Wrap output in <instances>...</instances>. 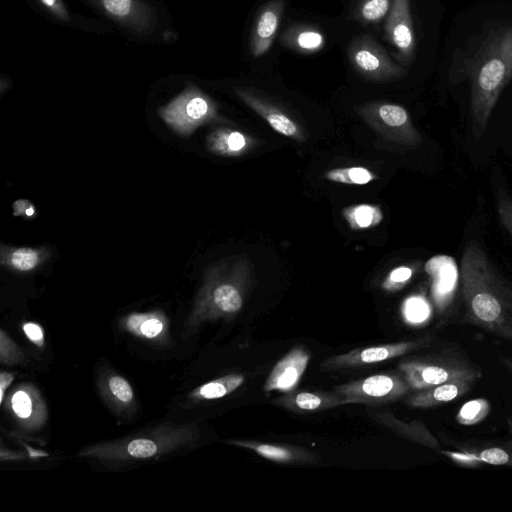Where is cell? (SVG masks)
<instances>
[{
  "mask_svg": "<svg viewBox=\"0 0 512 512\" xmlns=\"http://www.w3.org/2000/svg\"><path fill=\"white\" fill-rule=\"evenodd\" d=\"M460 282L466 320L512 340V283L497 273L475 240L469 241L463 251Z\"/></svg>",
  "mask_w": 512,
  "mask_h": 512,
  "instance_id": "1",
  "label": "cell"
},
{
  "mask_svg": "<svg viewBox=\"0 0 512 512\" xmlns=\"http://www.w3.org/2000/svg\"><path fill=\"white\" fill-rule=\"evenodd\" d=\"M470 76V119L481 138L501 93L512 78V24L494 30L475 55Z\"/></svg>",
  "mask_w": 512,
  "mask_h": 512,
  "instance_id": "2",
  "label": "cell"
},
{
  "mask_svg": "<svg viewBox=\"0 0 512 512\" xmlns=\"http://www.w3.org/2000/svg\"><path fill=\"white\" fill-rule=\"evenodd\" d=\"M200 437L195 423H162L110 441L84 447L79 457L95 459L109 466H120L142 460L160 458L194 444Z\"/></svg>",
  "mask_w": 512,
  "mask_h": 512,
  "instance_id": "3",
  "label": "cell"
},
{
  "mask_svg": "<svg viewBox=\"0 0 512 512\" xmlns=\"http://www.w3.org/2000/svg\"><path fill=\"white\" fill-rule=\"evenodd\" d=\"M244 296V279L240 273L223 267L211 269L187 318L183 336L192 335L207 321L234 316L241 310Z\"/></svg>",
  "mask_w": 512,
  "mask_h": 512,
  "instance_id": "4",
  "label": "cell"
},
{
  "mask_svg": "<svg viewBox=\"0 0 512 512\" xmlns=\"http://www.w3.org/2000/svg\"><path fill=\"white\" fill-rule=\"evenodd\" d=\"M398 370L413 392L454 380L476 382L483 375L468 358L449 351L404 359Z\"/></svg>",
  "mask_w": 512,
  "mask_h": 512,
  "instance_id": "5",
  "label": "cell"
},
{
  "mask_svg": "<svg viewBox=\"0 0 512 512\" xmlns=\"http://www.w3.org/2000/svg\"><path fill=\"white\" fill-rule=\"evenodd\" d=\"M159 113L181 135H189L199 126L218 118L215 102L194 85H189L170 103L161 107Z\"/></svg>",
  "mask_w": 512,
  "mask_h": 512,
  "instance_id": "6",
  "label": "cell"
},
{
  "mask_svg": "<svg viewBox=\"0 0 512 512\" xmlns=\"http://www.w3.org/2000/svg\"><path fill=\"white\" fill-rule=\"evenodd\" d=\"M342 404L382 405L397 401L412 390L401 374L381 373L334 387Z\"/></svg>",
  "mask_w": 512,
  "mask_h": 512,
  "instance_id": "7",
  "label": "cell"
},
{
  "mask_svg": "<svg viewBox=\"0 0 512 512\" xmlns=\"http://www.w3.org/2000/svg\"><path fill=\"white\" fill-rule=\"evenodd\" d=\"M432 339V336L427 334L412 340L358 348L329 357L322 361L320 367L324 370H339L376 364L428 347L431 345Z\"/></svg>",
  "mask_w": 512,
  "mask_h": 512,
  "instance_id": "8",
  "label": "cell"
},
{
  "mask_svg": "<svg viewBox=\"0 0 512 512\" xmlns=\"http://www.w3.org/2000/svg\"><path fill=\"white\" fill-rule=\"evenodd\" d=\"M87 1L105 16L137 36H147L156 27V11L144 0Z\"/></svg>",
  "mask_w": 512,
  "mask_h": 512,
  "instance_id": "9",
  "label": "cell"
},
{
  "mask_svg": "<svg viewBox=\"0 0 512 512\" xmlns=\"http://www.w3.org/2000/svg\"><path fill=\"white\" fill-rule=\"evenodd\" d=\"M349 57L359 73L373 80L394 79L404 74L402 67L394 63L385 50L368 35L352 41Z\"/></svg>",
  "mask_w": 512,
  "mask_h": 512,
  "instance_id": "10",
  "label": "cell"
},
{
  "mask_svg": "<svg viewBox=\"0 0 512 512\" xmlns=\"http://www.w3.org/2000/svg\"><path fill=\"white\" fill-rule=\"evenodd\" d=\"M385 34L404 62H410L415 52V33L409 0H393L385 24Z\"/></svg>",
  "mask_w": 512,
  "mask_h": 512,
  "instance_id": "11",
  "label": "cell"
},
{
  "mask_svg": "<svg viewBox=\"0 0 512 512\" xmlns=\"http://www.w3.org/2000/svg\"><path fill=\"white\" fill-rule=\"evenodd\" d=\"M310 360V354L298 346L282 357L268 375L264 390L266 392H291L301 380Z\"/></svg>",
  "mask_w": 512,
  "mask_h": 512,
  "instance_id": "12",
  "label": "cell"
},
{
  "mask_svg": "<svg viewBox=\"0 0 512 512\" xmlns=\"http://www.w3.org/2000/svg\"><path fill=\"white\" fill-rule=\"evenodd\" d=\"M366 115L375 118L389 128L392 136L401 143L417 146L421 137L413 127L407 111L399 105L382 103L368 105L363 109Z\"/></svg>",
  "mask_w": 512,
  "mask_h": 512,
  "instance_id": "13",
  "label": "cell"
},
{
  "mask_svg": "<svg viewBox=\"0 0 512 512\" xmlns=\"http://www.w3.org/2000/svg\"><path fill=\"white\" fill-rule=\"evenodd\" d=\"M283 11L284 2L273 0L259 12L250 40V52L254 57H260L270 49L277 34Z\"/></svg>",
  "mask_w": 512,
  "mask_h": 512,
  "instance_id": "14",
  "label": "cell"
},
{
  "mask_svg": "<svg viewBox=\"0 0 512 512\" xmlns=\"http://www.w3.org/2000/svg\"><path fill=\"white\" fill-rule=\"evenodd\" d=\"M237 96L251 109L264 118L278 133L299 139L300 131L296 123L275 104L251 89H236Z\"/></svg>",
  "mask_w": 512,
  "mask_h": 512,
  "instance_id": "15",
  "label": "cell"
},
{
  "mask_svg": "<svg viewBox=\"0 0 512 512\" xmlns=\"http://www.w3.org/2000/svg\"><path fill=\"white\" fill-rule=\"evenodd\" d=\"M472 380H454L427 389L414 391L406 398V403L412 408H432L451 402L467 394L474 386Z\"/></svg>",
  "mask_w": 512,
  "mask_h": 512,
  "instance_id": "16",
  "label": "cell"
},
{
  "mask_svg": "<svg viewBox=\"0 0 512 512\" xmlns=\"http://www.w3.org/2000/svg\"><path fill=\"white\" fill-rule=\"evenodd\" d=\"M370 415L377 423L399 436L441 453L440 443L423 422H405L390 412H373Z\"/></svg>",
  "mask_w": 512,
  "mask_h": 512,
  "instance_id": "17",
  "label": "cell"
},
{
  "mask_svg": "<svg viewBox=\"0 0 512 512\" xmlns=\"http://www.w3.org/2000/svg\"><path fill=\"white\" fill-rule=\"evenodd\" d=\"M277 405L296 413L326 410L341 406L342 398L333 392H288L274 401Z\"/></svg>",
  "mask_w": 512,
  "mask_h": 512,
  "instance_id": "18",
  "label": "cell"
},
{
  "mask_svg": "<svg viewBox=\"0 0 512 512\" xmlns=\"http://www.w3.org/2000/svg\"><path fill=\"white\" fill-rule=\"evenodd\" d=\"M229 443L253 450L265 459L281 463H305L318 459V455L301 447L260 443L250 440H234L229 441Z\"/></svg>",
  "mask_w": 512,
  "mask_h": 512,
  "instance_id": "19",
  "label": "cell"
},
{
  "mask_svg": "<svg viewBox=\"0 0 512 512\" xmlns=\"http://www.w3.org/2000/svg\"><path fill=\"white\" fill-rule=\"evenodd\" d=\"M1 264L17 272H31L42 265L49 257L47 247H10L1 244Z\"/></svg>",
  "mask_w": 512,
  "mask_h": 512,
  "instance_id": "20",
  "label": "cell"
},
{
  "mask_svg": "<svg viewBox=\"0 0 512 512\" xmlns=\"http://www.w3.org/2000/svg\"><path fill=\"white\" fill-rule=\"evenodd\" d=\"M36 391L30 387L17 390L11 397V407L23 425L34 427L45 419L46 411Z\"/></svg>",
  "mask_w": 512,
  "mask_h": 512,
  "instance_id": "21",
  "label": "cell"
},
{
  "mask_svg": "<svg viewBox=\"0 0 512 512\" xmlns=\"http://www.w3.org/2000/svg\"><path fill=\"white\" fill-rule=\"evenodd\" d=\"M128 332L146 339H157L166 333L168 320L160 311L132 313L122 320Z\"/></svg>",
  "mask_w": 512,
  "mask_h": 512,
  "instance_id": "22",
  "label": "cell"
},
{
  "mask_svg": "<svg viewBox=\"0 0 512 512\" xmlns=\"http://www.w3.org/2000/svg\"><path fill=\"white\" fill-rule=\"evenodd\" d=\"M102 395L112 408L128 410L134 405L135 395L131 384L121 375L109 374L99 384Z\"/></svg>",
  "mask_w": 512,
  "mask_h": 512,
  "instance_id": "23",
  "label": "cell"
},
{
  "mask_svg": "<svg viewBox=\"0 0 512 512\" xmlns=\"http://www.w3.org/2000/svg\"><path fill=\"white\" fill-rule=\"evenodd\" d=\"M244 381L245 376L242 374H227L198 386L189 396L194 400L220 399L233 393Z\"/></svg>",
  "mask_w": 512,
  "mask_h": 512,
  "instance_id": "24",
  "label": "cell"
},
{
  "mask_svg": "<svg viewBox=\"0 0 512 512\" xmlns=\"http://www.w3.org/2000/svg\"><path fill=\"white\" fill-rule=\"evenodd\" d=\"M444 455L455 461L464 460V462L477 463L483 462L490 465H508L512 464V454L500 447H489L474 453H456L444 451Z\"/></svg>",
  "mask_w": 512,
  "mask_h": 512,
  "instance_id": "25",
  "label": "cell"
},
{
  "mask_svg": "<svg viewBox=\"0 0 512 512\" xmlns=\"http://www.w3.org/2000/svg\"><path fill=\"white\" fill-rule=\"evenodd\" d=\"M245 145L246 138L238 131H216L208 139L209 149L221 154H235Z\"/></svg>",
  "mask_w": 512,
  "mask_h": 512,
  "instance_id": "26",
  "label": "cell"
},
{
  "mask_svg": "<svg viewBox=\"0 0 512 512\" xmlns=\"http://www.w3.org/2000/svg\"><path fill=\"white\" fill-rule=\"evenodd\" d=\"M344 215L353 229H366L382 220V212L377 206L356 205L345 210Z\"/></svg>",
  "mask_w": 512,
  "mask_h": 512,
  "instance_id": "27",
  "label": "cell"
},
{
  "mask_svg": "<svg viewBox=\"0 0 512 512\" xmlns=\"http://www.w3.org/2000/svg\"><path fill=\"white\" fill-rule=\"evenodd\" d=\"M487 399L476 398L464 403L456 414V421L463 426H472L483 421L490 412Z\"/></svg>",
  "mask_w": 512,
  "mask_h": 512,
  "instance_id": "28",
  "label": "cell"
},
{
  "mask_svg": "<svg viewBox=\"0 0 512 512\" xmlns=\"http://www.w3.org/2000/svg\"><path fill=\"white\" fill-rule=\"evenodd\" d=\"M326 178L344 184L364 185L372 181L375 176L368 169L356 166L330 170Z\"/></svg>",
  "mask_w": 512,
  "mask_h": 512,
  "instance_id": "29",
  "label": "cell"
},
{
  "mask_svg": "<svg viewBox=\"0 0 512 512\" xmlns=\"http://www.w3.org/2000/svg\"><path fill=\"white\" fill-rule=\"evenodd\" d=\"M393 0H360L356 17L363 23H377L390 11Z\"/></svg>",
  "mask_w": 512,
  "mask_h": 512,
  "instance_id": "30",
  "label": "cell"
},
{
  "mask_svg": "<svg viewBox=\"0 0 512 512\" xmlns=\"http://www.w3.org/2000/svg\"><path fill=\"white\" fill-rule=\"evenodd\" d=\"M292 41L297 48L306 52L317 51L325 43L323 34L310 28L296 31Z\"/></svg>",
  "mask_w": 512,
  "mask_h": 512,
  "instance_id": "31",
  "label": "cell"
},
{
  "mask_svg": "<svg viewBox=\"0 0 512 512\" xmlns=\"http://www.w3.org/2000/svg\"><path fill=\"white\" fill-rule=\"evenodd\" d=\"M429 314V306L421 297H411L403 305V315L410 323H421L428 318Z\"/></svg>",
  "mask_w": 512,
  "mask_h": 512,
  "instance_id": "32",
  "label": "cell"
},
{
  "mask_svg": "<svg viewBox=\"0 0 512 512\" xmlns=\"http://www.w3.org/2000/svg\"><path fill=\"white\" fill-rule=\"evenodd\" d=\"M0 360L8 365L19 364L25 360V354L3 329L0 331Z\"/></svg>",
  "mask_w": 512,
  "mask_h": 512,
  "instance_id": "33",
  "label": "cell"
},
{
  "mask_svg": "<svg viewBox=\"0 0 512 512\" xmlns=\"http://www.w3.org/2000/svg\"><path fill=\"white\" fill-rule=\"evenodd\" d=\"M496 205L499 220L512 238V198L502 188L497 191Z\"/></svg>",
  "mask_w": 512,
  "mask_h": 512,
  "instance_id": "34",
  "label": "cell"
},
{
  "mask_svg": "<svg viewBox=\"0 0 512 512\" xmlns=\"http://www.w3.org/2000/svg\"><path fill=\"white\" fill-rule=\"evenodd\" d=\"M412 274L413 271L410 267H398L390 273L384 286L386 289H397L403 286L412 277Z\"/></svg>",
  "mask_w": 512,
  "mask_h": 512,
  "instance_id": "35",
  "label": "cell"
},
{
  "mask_svg": "<svg viewBox=\"0 0 512 512\" xmlns=\"http://www.w3.org/2000/svg\"><path fill=\"white\" fill-rule=\"evenodd\" d=\"M48 12L61 22L71 21L70 13L63 0H39Z\"/></svg>",
  "mask_w": 512,
  "mask_h": 512,
  "instance_id": "36",
  "label": "cell"
},
{
  "mask_svg": "<svg viewBox=\"0 0 512 512\" xmlns=\"http://www.w3.org/2000/svg\"><path fill=\"white\" fill-rule=\"evenodd\" d=\"M23 331L28 339L34 342L37 346H42L44 343V334L41 326L33 322H27L23 325Z\"/></svg>",
  "mask_w": 512,
  "mask_h": 512,
  "instance_id": "37",
  "label": "cell"
},
{
  "mask_svg": "<svg viewBox=\"0 0 512 512\" xmlns=\"http://www.w3.org/2000/svg\"><path fill=\"white\" fill-rule=\"evenodd\" d=\"M14 215H24L25 217H32L35 214L34 205L24 199L14 202Z\"/></svg>",
  "mask_w": 512,
  "mask_h": 512,
  "instance_id": "38",
  "label": "cell"
},
{
  "mask_svg": "<svg viewBox=\"0 0 512 512\" xmlns=\"http://www.w3.org/2000/svg\"><path fill=\"white\" fill-rule=\"evenodd\" d=\"M14 376L12 373L2 371L0 374V403H3L4 400V394L6 391V388L11 384L13 381Z\"/></svg>",
  "mask_w": 512,
  "mask_h": 512,
  "instance_id": "39",
  "label": "cell"
},
{
  "mask_svg": "<svg viewBox=\"0 0 512 512\" xmlns=\"http://www.w3.org/2000/svg\"><path fill=\"white\" fill-rule=\"evenodd\" d=\"M498 358H499V361L502 364V366L512 377V358L509 356H506V355H499Z\"/></svg>",
  "mask_w": 512,
  "mask_h": 512,
  "instance_id": "40",
  "label": "cell"
}]
</instances>
